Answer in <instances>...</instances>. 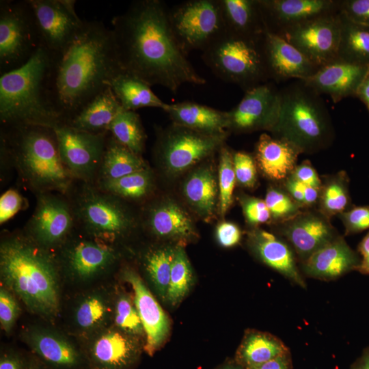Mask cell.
I'll return each instance as SVG.
<instances>
[{"label":"cell","instance_id":"db71d44e","mask_svg":"<svg viewBox=\"0 0 369 369\" xmlns=\"http://www.w3.org/2000/svg\"><path fill=\"white\" fill-rule=\"evenodd\" d=\"M217 238L219 243L225 247H230L238 244L241 238L240 229L235 224L223 222L217 228Z\"/></svg>","mask_w":369,"mask_h":369},{"label":"cell","instance_id":"74e56055","mask_svg":"<svg viewBox=\"0 0 369 369\" xmlns=\"http://www.w3.org/2000/svg\"><path fill=\"white\" fill-rule=\"evenodd\" d=\"M109 133L119 144L141 155L146 135L139 115L135 111L122 108L111 124Z\"/></svg>","mask_w":369,"mask_h":369},{"label":"cell","instance_id":"e575fe53","mask_svg":"<svg viewBox=\"0 0 369 369\" xmlns=\"http://www.w3.org/2000/svg\"><path fill=\"white\" fill-rule=\"evenodd\" d=\"M340 37L338 58L369 66V27L355 23L339 12Z\"/></svg>","mask_w":369,"mask_h":369},{"label":"cell","instance_id":"94428289","mask_svg":"<svg viewBox=\"0 0 369 369\" xmlns=\"http://www.w3.org/2000/svg\"><path fill=\"white\" fill-rule=\"evenodd\" d=\"M320 189H316L312 187L305 185L303 195V206H312L319 200Z\"/></svg>","mask_w":369,"mask_h":369},{"label":"cell","instance_id":"f546056e","mask_svg":"<svg viewBox=\"0 0 369 369\" xmlns=\"http://www.w3.org/2000/svg\"><path fill=\"white\" fill-rule=\"evenodd\" d=\"M144 223L154 235L161 238L187 239L195 235L187 213L172 202L154 204L147 209Z\"/></svg>","mask_w":369,"mask_h":369},{"label":"cell","instance_id":"5b68a950","mask_svg":"<svg viewBox=\"0 0 369 369\" xmlns=\"http://www.w3.org/2000/svg\"><path fill=\"white\" fill-rule=\"evenodd\" d=\"M51 56L41 46L25 64L1 74V125L53 128L62 124L50 107L45 92Z\"/></svg>","mask_w":369,"mask_h":369},{"label":"cell","instance_id":"9c48e42d","mask_svg":"<svg viewBox=\"0 0 369 369\" xmlns=\"http://www.w3.org/2000/svg\"><path fill=\"white\" fill-rule=\"evenodd\" d=\"M40 46L27 0L0 1V74L25 64Z\"/></svg>","mask_w":369,"mask_h":369},{"label":"cell","instance_id":"7402d4cb","mask_svg":"<svg viewBox=\"0 0 369 369\" xmlns=\"http://www.w3.org/2000/svg\"><path fill=\"white\" fill-rule=\"evenodd\" d=\"M368 66L336 59L321 67L311 77L302 80L318 94L329 95L334 102L355 96Z\"/></svg>","mask_w":369,"mask_h":369},{"label":"cell","instance_id":"f6af8a7d","mask_svg":"<svg viewBox=\"0 0 369 369\" xmlns=\"http://www.w3.org/2000/svg\"><path fill=\"white\" fill-rule=\"evenodd\" d=\"M264 201L271 217L284 223L295 218L301 213L300 206L290 195L278 188H269Z\"/></svg>","mask_w":369,"mask_h":369},{"label":"cell","instance_id":"ee69618b","mask_svg":"<svg viewBox=\"0 0 369 369\" xmlns=\"http://www.w3.org/2000/svg\"><path fill=\"white\" fill-rule=\"evenodd\" d=\"M219 168V207L221 215L230 208L236 183L233 155L227 148H221Z\"/></svg>","mask_w":369,"mask_h":369},{"label":"cell","instance_id":"681fc988","mask_svg":"<svg viewBox=\"0 0 369 369\" xmlns=\"http://www.w3.org/2000/svg\"><path fill=\"white\" fill-rule=\"evenodd\" d=\"M340 215L347 235L357 234L369 228V206L352 207Z\"/></svg>","mask_w":369,"mask_h":369},{"label":"cell","instance_id":"cb8c5ba5","mask_svg":"<svg viewBox=\"0 0 369 369\" xmlns=\"http://www.w3.org/2000/svg\"><path fill=\"white\" fill-rule=\"evenodd\" d=\"M25 340L36 357L52 369H81L87 366L84 354L70 340L51 331L32 329Z\"/></svg>","mask_w":369,"mask_h":369},{"label":"cell","instance_id":"52a82bcc","mask_svg":"<svg viewBox=\"0 0 369 369\" xmlns=\"http://www.w3.org/2000/svg\"><path fill=\"white\" fill-rule=\"evenodd\" d=\"M66 195L76 229L91 237L115 245L136 227L126 201L94 184L74 180Z\"/></svg>","mask_w":369,"mask_h":369},{"label":"cell","instance_id":"ab89813d","mask_svg":"<svg viewBox=\"0 0 369 369\" xmlns=\"http://www.w3.org/2000/svg\"><path fill=\"white\" fill-rule=\"evenodd\" d=\"M318 202L320 213L328 219L349 209L348 178L345 172L326 180L320 188Z\"/></svg>","mask_w":369,"mask_h":369},{"label":"cell","instance_id":"91938a15","mask_svg":"<svg viewBox=\"0 0 369 369\" xmlns=\"http://www.w3.org/2000/svg\"><path fill=\"white\" fill-rule=\"evenodd\" d=\"M355 97L365 105L369 111V66H368L366 73L357 89Z\"/></svg>","mask_w":369,"mask_h":369},{"label":"cell","instance_id":"9a60e30c","mask_svg":"<svg viewBox=\"0 0 369 369\" xmlns=\"http://www.w3.org/2000/svg\"><path fill=\"white\" fill-rule=\"evenodd\" d=\"M339 12L310 19L279 36L320 68L338 59L340 37Z\"/></svg>","mask_w":369,"mask_h":369},{"label":"cell","instance_id":"6f0895ef","mask_svg":"<svg viewBox=\"0 0 369 369\" xmlns=\"http://www.w3.org/2000/svg\"><path fill=\"white\" fill-rule=\"evenodd\" d=\"M358 250L361 255V260L357 271L369 275V232L360 242Z\"/></svg>","mask_w":369,"mask_h":369},{"label":"cell","instance_id":"6125c7cd","mask_svg":"<svg viewBox=\"0 0 369 369\" xmlns=\"http://www.w3.org/2000/svg\"><path fill=\"white\" fill-rule=\"evenodd\" d=\"M355 369H369V348L359 360Z\"/></svg>","mask_w":369,"mask_h":369},{"label":"cell","instance_id":"bcb514c9","mask_svg":"<svg viewBox=\"0 0 369 369\" xmlns=\"http://www.w3.org/2000/svg\"><path fill=\"white\" fill-rule=\"evenodd\" d=\"M233 165L236 181L245 187H253L257 181V170L254 159L245 152L233 155Z\"/></svg>","mask_w":369,"mask_h":369},{"label":"cell","instance_id":"be15d7a7","mask_svg":"<svg viewBox=\"0 0 369 369\" xmlns=\"http://www.w3.org/2000/svg\"><path fill=\"white\" fill-rule=\"evenodd\" d=\"M46 366L38 357L31 358L29 361L28 369H46Z\"/></svg>","mask_w":369,"mask_h":369},{"label":"cell","instance_id":"11a10c76","mask_svg":"<svg viewBox=\"0 0 369 369\" xmlns=\"http://www.w3.org/2000/svg\"><path fill=\"white\" fill-rule=\"evenodd\" d=\"M305 184L290 175L285 182V187L292 200L301 207L304 204L303 191Z\"/></svg>","mask_w":369,"mask_h":369},{"label":"cell","instance_id":"484cf974","mask_svg":"<svg viewBox=\"0 0 369 369\" xmlns=\"http://www.w3.org/2000/svg\"><path fill=\"white\" fill-rule=\"evenodd\" d=\"M359 263L357 254L343 238L338 236L311 255L304 262L303 269L310 276L331 279L357 270Z\"/></svg>","mask_w":369,"mask_h":369},{"label":"cell","instance_id":"4316f807","mask_svg":"<svg viewBox=\"0 0 369 369\" xmlns=\"http://www.w3.org/2000/svg\"><path fill=\"white\" fill-rule=\"evenodd\" d=\"M122 109L108 86L64 124L94 134L109 133L111 124Z\"/></svg>","mask_w":369,"mask_h":369},{"label":"cell","instance_id":"2e32d148","mask_svg":"<svg viewBox=\"0 0 369 369\" xmlns=\"http://www.w3.org/2000/svg\"><path fill=\"white\" fill-rule=\"evenodd\" d=\"M41 46L51 53L64 48L82 27L73 0H27Z\"/></svg>","mask_w":369,"mask_h":369},{"label":"cell","instance_id":"ba28073f","mask_svg":"<svg viewBox=\"0 0 369 369\" xmlns=\"http://www.w3.org/2000/svg\"><path fill=\"white\" fill-rule=\"evenodd\" d=\"M265 33L252 38L225 31L202 51V59L217 77L246 92L270 80L264 53Z\"/></svg>","mask_w":369,"mask_h":369},{"label":"cell","instance_id":"7bdbcfd3","mask_svg":"<svg viewBox=\"0 0 369 369\" xmlns=\"http://www.w3.org/2000/svg\"><path fill=\"white\" fill-rule=\"evenodd\" d=\"M113 321L115 327L129 335L136 338L145 336L134 299L126 294H120L115 299Z\"/></svg>","mask_w":369,"mask_h":369},{"label":"cell","instance_id":"603a6c76","mask_svg":"<svg viewBox=\"0 0 369 369\" xmlns=\"http://www.w3.org/2000/svg\"><path fill=\"white\" fill-rule=\"evenodd\" d=\"M284 223L283 234L304 262L338 236L329 219L320 212H301Z\"/></svg>","mask_w":369,"mask_h":369},{"label":"cell","instance_id":"836d02e7","mask_svg":"<svg viewBox=\"0 0 369 369\" xmlns=\"http://www.w3.org/2000/svg\"><path fill=\"white\" fill-rule=\"evenodd\" d=\"M286 353L287 348L279 339L271 334L254 331L245 336L237 357L247 369H252Z\"/></svg>","mask_w":369,"mask_h":369},{"label":"cell","instance_id":"b9f144b4","mask_svg":"<svg viewBox=\"0 0 369 369\" xmlns=\"http://www.w3.org/2000/svg\"><path fill=\"white\" fill-rule=\"evenodd\" d=\"M193 282V271L187 254L181 247L174 249L167 299L172 305L178 304L187 295Z\"/></svg>","mask_w":369,"mask_h":369},{"label":"cell","instance_id":"c3c4849f","mask_svg":"<svg viewBox=\"0 0 369 369\" xmlns=\"http://www.w3.org/2000/svg\"><path fill=\"white\" fill-rule=\"evenodd\" d=\"M28 207L27 200L18 189L10 188L0 197V224H4L18 212Z\"/></svg>","mask_w":369,"mask_h":369},{"label":"cell","instance_id":"e0dca14e","mask_svg":"<svg viewBox=\"0 0 369 369\" xmlns=\"http://www.w3.org/2000/svg\"><path fill=\"white\" fill-rule=\"evenodd\" d=\"M279 111V90L266 82L245 92L244 96L228 111V129L251 132L265 129L272 131Z\"/></svg>","mask_w":369,"mask_h":369},{"label":"cell","instance_id":"4dcf8cb0","mask_svg":"<svg viewBox=\"0 0 369 369\" xmlns=\"http://www.w3.org/2000/svg\"><path fill=\"white\" fill-rule=\"evenodd\" d=\"M226 31L246 37L263 36L266 28L260 0H219Z\"/></svg>","mask_w":369,"mask_h":369},{"label":"cell","instance_id":"5bb4252c","mask_svg":"<svg viewBox=\"0 0 369 369\" xmlns=\"http://www.w3.org/2000/svg\"><path fill=\"white\" fill-rule=\"evenodd\" d=\"M226 137V132L206 133L174 124L159 139V157L170 172L179 173L222 148Z\"/></svg>","mask_w":369,"mask_h":369},{"label":"cell","instance_id":"d4e9b609","mask_svg":"<svg viewBox=\"0 0 369 369\" xmlns=\"http://www.w3.org/2000/svg\"><path fill=\"white\" fill-rule=\"evenodd\" d=\"M301 150L286 139L262 134L256 146L255 159L262 174L269 179L286 180L297 167Z\"/></svg>","mask_w":369,"mask_h":369},{"label":"cell","instance_id":"816d5d0a","mask_svg":"<svg viewBox=\"0 0 369 369\" xmlns=\"http://www.w3.org/2000/svg\"><path fill=\"white\" fill-rule=\"evenodd\" d=\"M247 221L252 225L267 223L271 218L264 200L256 197H247L242 202Z\"/></svg>","mask_w":369,"mask_h":369},{"label":"cell","instance_id":"f5cc1de1","mask_svg":"<svg viewBox=\"0 0 369 369\" xmlns=\"http://www.w3.org/2000/svg\"><path fill=\"white\" fill-rule=\"evenodd\" d=\"M290 175L307 186L319 189L322 187V182L318 174L309 161H304L300 165H297Z\"/></svg>","mask_w":369,"mask_h":369},{"label":"cell","instance_id":"8fae6325","mask_svg":"<svg viewBox=\"0 0 369 369\" xmlns=\"http://www.w3.org/2000/svg\"><path fill=\"white\" fill-rule=\"evenodd\" d=\"M35 196V209L23 230L39 245L55 253L75 229L70 202L66 195L59 193Z\"/></svg>","mask_w":369,"mask_h":369},{"label":"cell","instance_id":"ac0fdd59","mask_svg":"<svg viewBox=\"0 0 369 369\" xmlns=\"http://www.w3.org/2000/svg\"><path fill=\"white\" fill-rule=\"evenodd\" d=\"M137 338L116 327L102 329L88 344L83 353L89 369H131L141 347Z\"/></svg>","mask_w":369,"mask_h":369},{"label":"cell","instance_id":"e7e4bbea","mask_svg":"<svg viewBox=\"0 0 369 369\" xmlns=\"http://www.w3.org/2000/svg\"><path fill=\"white\" fill-rule=\"evenodd\" d=\"M224 369H236V368H224Z\"/></svg>","mask_w":369,"mask_h":369},{"label":"cell","instance_id":"ffe728a7","mask_svg":"<svg viewBox=\"0 0 369 369\" xmlns=\"http://www.w3.org/2000/svg\"><path fill=\"white\" fill-rule=\"evenodd\" d=\"M122 275L133 290L135 304L145 333L144 349L152 356L167 340L170 330L169 319L134 270L125 268L122 271Z\"/></svg>","mask_w":369,"mask_h":369},{"label":"cell","instance_id":"f907efd6","mask_svg":"<svg viewBox=\"0 0 369 369\" xmlns=\"http://www.w3.org/2000/svg\"><path fill=\"white\" fill-rule=\"evenodd\" d=\"M339 10L350 20L369 27V0H339Z\"/></svg>","mask_w":369,"mask_h":369},{"label":"cell","instance_id":"f1b7e54d","mask_svg":"<svg viewBox=\"0 0 369 369\" xmlns=\"http://www.w3.org/2000/svg\"><path fill=\"white\" fill-rule=\"evenodd\" d=\"M250 241L254 251L266 265L293 282L305 287L293 252L286 243L273 234L262 230L251 232Z\"/></svg>","mask_w":369,"mask_h":369},{"label":"cell","instance_id":"6da1fadb","mask_svg":"<svg viewBox=\"0 0 369 369\" xmlns=\"http://www.w3.org/2000/svg\"><path fill=\"white\" fill-rule=\"evenodd\" d=\"M111 23L116 55L123 71L172 93L185 83H206L179 44L163 1H134L124 13L114 16Z\"/></svg>","mask_w":369,"mask_h":369},{"label":"cell","instance_id":"7a4b0ae2","mask_svg":"<svg viewBox=\"0 0 369 369\" xmlns=\"http://www.w3.org/2000/svg\"><path fill=\"white\" fill-rule=\"evenodd\" d=\"M122 70L111 29L97 20H84L72 39L51 53L45 79L49 105L65 124L108 87Z\"/></svg>","mask_w":369,"mask_h":369},{"label":"cell","instance_id":"f35d334b","mask_svg":"<svg viewBox=\"0 0 369 369\" xmlns=\"http://www.w3.org/2000/svg\"><path fill=\"white\" fill-rule=\"evenodd\" d=\"M174 249L169 247H153L143 255V267L163 300L167 299Z\"/></svg>","mask_w":369,"mask_h":369},{"label":"cell","instance_id":"7c38bea8","mask_svg":"<svg viewBox=\"0 0 369 369\" xmlns=\"http://www.w3.org/2000/svg\"><path fill=\"white\" fill-rule=\"evenodd\" d=\"M55 254L59 269L80 280L107 272L120 258L115 245L91 237L76 228Z\"/></svg>","mask_w":369,"mask_h":369},{"label":"cell","instance_id":"4fadbf2b","mask_svg":"<svg viewBox=\"0 0 369 369\" xmlns=\"http://www.w3.org/2000/svg\"><path fill=\"white\" fill-rule=\"evenodd\" d=\"M53 128L62 161L73 179L95 184L109 133H90L64 124Z\"/></svg>","mask_w":369,"mask_h":369},{"label":"cell","instance_id":"3957f363","mask_svg":"<svg viewBox=\"0 0 369 369\" xmlns=\"http://www.w3.org/2000/svg\"><path fill=\"white\" fill-rule=\"evenodd\" d=\"M59 271L55 254L39 245L23 230L3 234L0 243L1 281L30 312L46 318L57 315Z\"/></svg>","mask_w":369,"mask_h":369},{"label":"cell","instance_id":"30bf717a","mask_svg":"<svg viewBox=\"0 0 369 369\" xmlns=\"http://www.w3.org/2000/svg\"><path fill=\"white\" fill-rule=\"evenodd\" d=\"M172 31L183 51H204L225 31L219 0H190L168 9Z\"/></svg>","mask_w":369,"mask_h":369},{"label":"cell","instance_id":"8d00e7d4","mask_svg":"<svg viewBox=\"0 0 369 369\" xmlns=\"http://www.w3.org/2000/svg\"><path fill=\"white\" fill-rule=\"evenodd\" d=\"M152 174L149 168L118 179L94 184L100 189L126 201L138 202L146 198L153 187Z\"/></svg>","mask_w":369,"mask_h":369},{"label":"cell","instance_id":"9f6ffc18","mask_svg":"<svg viewBox=\"0 0 369 369\" xmlns=\"http://www.w3.org/2000/svg\"><path fill=\"white\" fill-rule=\"evenodd\" d=\"M27 363L23 357L16 353L8 352L1 354L0 369H28Z\"/></svg>","mask_w":369,"mask_h":369},{"label":"cell","instance_id":"7dc6e473","mask_svg":"<svg viewBox=\"0 0 369 369\" xmlns=\"http://www.w3.org/2000/svg\"><path fill=\"white\" fill-rule=\"evenodd\" d=\"M14 294L3 286L0 289V323L10 333L20 314V307Z\"/></svg>","mask_w":369,"mask_h":369},{"label":"cell","instance_id":"8992f818","mask_svg":"<svg viewBox=\"0 0 369 369\" xmlns=\"http://www.w3.org/2000/svg\"><path fill=\"white\" fill-rule=\"evenodd\" d=\"M302 80H295L279 90V111L271 133L287 139L302 152L327 148L334 139L329 110L320 96Z\"/></svg>","mask_w":369,"mask_h":369},{"label":"cell","instance_id":"1f68e13d","mask_svg":"<svg viewBox=\"0 0 369 369\" xmlns=\"http://www.w3.org/2000/svg\"><path fill=\"white\" fill-rule=\"evenodd\" d=\"M108 86L125 110L135 111L144 107L163 110L167 105L152 92L150 85L123 70L109 81Z\"/></svg>","mask_w":369,"mask_h":369},{"label":"cell","instance_id":"277c9868","mask_svg":"<svg viewBox=\"0 0 369 369\" xmlns=\"http://www.w3.org/2000/svg\"><path fill=\"white\" fill-rule=\"evenodd\" d=\"M1 180L14 169L20 183L35 195L55 192L66 195L73 178L63 163L53 128L3 126L0 130Z\"/></svg>","mask_w":369,"mask_h":369},{"label":"cell","instance_id":"d6a6232c","mask_svg":"<svg viewBox=\"0 0 369 369\" xmlns=\"http://www.w3.org/2000/svg\"><path fill=\"white\" fill-rule=\"evenodd\" d=\"M147 168L141 155L132 152L109 135L95 184L118 179Z\"/></svg>","mask_w":369,"mask_h":369},{"label":"cell","instance_id":"83f0119b","mask_svg":"<svg viewBox=\"0 0 369 369\" xmlns=\"http://www.w3.org/2000/svg\"><path fill=\"white\" fill-rule=\"evenodd\" d=\"M174 122L192 130L206 133H221L228 129V111L191 101L167 104L163 109Z\"/></svg>","mask_w":369,"mask_h":369},{"label":"cell","instance_id":"60d3db41","mask_svg":"<svg viewBox=\"0 0 369 369\" xmlns=\"http://www.w3.org/2000/svg\"><path fill=\"white\" fill-rule=\"evenodd\" d=\"M109 311L108 301L105 296L99 293L87 295L75 309V325L83 331L97 330L107 320Z\"/></svg>","mask_w":369,"mask_h":369},{"label":"cell","instance_id":"44dd1931","mask_svg":"<svg viewBox=\"0 0 369 369\" xmlns=\"http://www.w3.org/2000/svg\"><path fill=\"white\" fill-rule=\"evenodd\" d=\"M264 53L269 79L281 82L305 80L319 68L282 37L266 31Z\"/></svg>","mask_w":369,"mask_h":369},{"label":"cell","instance_id":"d590c367","mask_svg":"<svg viewBox=\"0 0 369 369\" xmlns=\"http://www.w3.org/2000/svg\"><path fill=\"white\" fill-rule=\"evenodd\" d=\"M184 195L202 215H210L215 208L217 186L210 169L202 168L194 172L185 181Z\"/></svg>","mask_w":369,"mask_h":369},{"label":"cell","instance_id":"680465c9","mask_svg":"<svg viewBox=\"0 0 369 369\" xmlns=\"http://www.w3.org/2000/svg\"><path fill=\"white\" fill-rule=\"evenodd\" d=\"M289 361L287 353L279 355L252 369H288Z\"/></svg>","mask_w":369,"mask_h":369},{"label":"cell","instance_id":"d6986e66","mask_svg":"<svg viewBox=\"0 0 369 369\" xmlns=\"http://www.w3.org/2000/svg\"><path fill=\"white\" fill-rule=\"evenodd\" d=\"M267 31L281 36L313 18L339 10V0H260Z\"/></svg>","mask_w":369,"mask_h":369}]
</instances>
